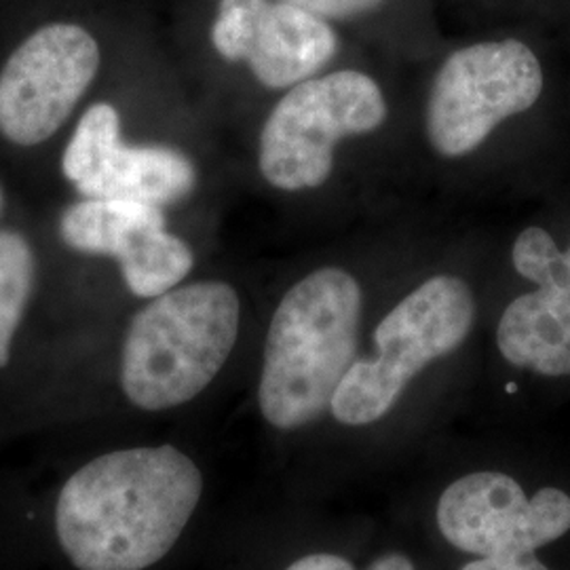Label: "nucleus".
<instances>
[{"label": "nucleus", "mask_w": 570, "mask_h": 570, "mask_svg": "<svg viewBox=\"0 0 570 570\" xmlns=\"http://www.w3.org/2000/svg\"><path fill=\"white\" fill-rule=\"evenodd\" d=\"M202 494V469L183 450L108 452L61 489V550L79 570L148 569L178 543Z\"/></svg>", "instance_id": "1"}, {"label": "nucleus", "mask_w": 570, "mask_h": 570, "mask_svg": "<svg viewBox=\"0 0 570 570\" xmlns=\"http://www.w3.org/2000/svg\"><path fill=\"white\" fill-rule=\"evenodd\" d=\"M362 287L343 268L313 271L282 298L266 334L258 404L268 425L303 429L326 414L355 362Z\"/></svg>", "instance_id": "2"}, {"label": "nucleus", "mask_w": 570, "mask_h": 570, "mask_svg": "<svg viewBox=\"0 0 570 570\" xmlns=\"http://www.w3.org/2000/svg\"><path fill=\"white\" fill-rule=\"evenodd\" d=\"M228 284L184 285L153 298L127 330L121 387L134 406L161 412L195 400L223 370L239 334Z\"/></svg>", "instance_id": "3"}, {"label": "nucleus", "mask_w": 570, "mask_h": 570, "mask_svg": "<svg viewBox=\"0 0 570 570\" xmlns=\"http://www.w3.org/2000/svg\"><path fill=\"white\" fill-rule=\"evenodd\" d=\"M473 320L475 301L463 279L438 275L419 285L376 327V355L348 367L332 416L346 428L385 419L423 367L465 343Z\"/></svg>", "instance_id": "4"}, {"label": "nucleus", "mask_w": 570, "mask_h": 570, "mask_svg": "<svg viewBox=\"0 0 570 570\" xmlns=\"http://www.w3.org/2000/svg\"><path fill=\"white\" fill-rule=\"evenodd\" d=\"M385 119V96L364 72L341 70L306 79L294 85L266 119L261 171L282 190L317 188L332 174L336 144L376 131Z\"/></svg>", "instance_id": "5"}, {"label": "nucleus", "mask_w": 570, "mask_h": 570, "mask_svg": "<svg viewBox=\"0 0 570 570\" xmlns=\"http://www.w3.org/2000/svg\"><path fill=\"white\" fill-rule=\"evenodd\" d=\"M543 94V70L515 39L471 45L452 53L429 94L425 127L442 157H465L510 117Z\"/></svg>", "instance_id": "6"}, {"label": "nucleus", "mask_w": 570, "mask_h": 570, "mask_svg": "<svg viewBox=\"0 0 570 570\" xmlns=\"http://www.w3.org/2000/svg\"><path fill=\"white\" fill-rule=\"evenodd\" d=\"M438 529L452 548L478 558L543 550L570 530V494L543 487L527 497L503 471H473L442 492Z\"/></svg>", "instance_id": "7"}, {"label": "nucleus", "mask_w": 570, "mask_h": 570, "mask_svg": "<svg viewBox=\"0 0 570 570\" xmlns=\"http://www.w3.org/2000/svg\"><path fill=\"white\" fill-rule=\"evenodd\" d=\"M100 68L98 41L77 23H49L0 72V134L20 146L49 140Z\"/></svg>", "instance_id": "8"}, {"label": "nucleus", "mask_w": 570, "mask_h": 570, "mask_svg": "<svg viewBox=\"0 0 570 570\" xmlns=\"http://www.w3.org/2000/svg\"><path fill=\"white\" fill-rule=\"evenodd\" d=\"M61 169L87 199L176 204L190 195L197 171L183 153L164 146H125L112 104H94L68 144Z\"/></svg>", "instance_id": "9"}, {"label": "nucleus", "mask_w": 570, "mask_h": 570, "mask_svg": "<svg viewBox=\"0 0 570 570\" xmlns=\"http://www.w3.org/2000/svg\"><path fill=\"white\" fill-rule=\"evenodd\" d=\"M60 233L77 252L119 258L125 284L140 298L174 289L195 263L190 247L165 230L157 205L85 199L63 212Z\"/></svg>", "instance_id": "10"}, {"label": "nucleus", "mask_w": 570, "mask_h": 570, "mask_svg": "<svg viewBox=\"0 0 570 570\" xmlns=\"http://www.w3.org/2000/svg\"><path fill=\"white\" fill-rule=\"evenodd\" d=\"M212 42L225 60L245 61L271 89L306 81L338 47L326 20L287 0H223Z\"/></svg>", "instance_id": "11"}, {"label": "nucleus", "mask_w": 570, "mask_h": 570, "mask_svg": "<svg viewBox=\"0 0 570 570\" xmlns=\"http://www.w3.org/2000/svg\"><path fill=\"white\" fill-rule=\"evenodd\" d=\"M497 345L511 366L570 376V284L543 282L505 308Z\"/></svg>", "instance_id": "12"}, {"label": "nucleus", "mask_w": 570, "mask_h": 570, "mask_svg": "<svg viewBox=\"0 0 570 570\" xmlns=\"http://www.w3.org/2000/svg\"><path fill=\"white\" fill-rule=\"evenodd\" d=\"M35 284V256L20 233L0 230V367L9 364L11 343L20 327Z\"/></svg>", "instance_id": "13"}, {"label": "nucleus", "mask_w": 570, "mask_h": 570, "mask_svg": "<svg viewBox=\"0 0 570 570\" xmlns=\"http://www.w3.org/2000/svg\"><path fill=\"white\" fill-rule=\"evenodd\" d=\"M511 261L515 271L532 284H570V247L560 252L550 233L539 226H529L520 233L511 249Z\"/></svg>", "instance_id": "14"}, {"label": "nucleus", "mask_w": 570, "mask_h": 570, "mask_svg": "<svg viewBox=\"0 0 570 570\" xmlns=\"http://www.w3.org/2000/svg\"><path fill=\"white\" fill-rule=\"evenodd\" d=\"M322 20H351L379 9L385 0H287Z\"/></svg>", "instance_id": "15"}, {"label": "nucleus", "mask_w": 570, "mask_h": 570, "mask_svg": "<svg viewBox=\"0 0 570 570\" xmlns=\"http://www.w3.org/2000/svg\"><path fill=\"white\" fill-rule=\"evenodd\" d=\"M461 570H551L537 551L511 556H484L468 562Z\"/></svg>", "instance_id": "16"}, {"label": "nucleus", "mask_w": 570, "mask_h": 570, "mask_svg": "<svg viewBox=\"0 0 570 570\" xmlns=\"http://www.w3.org/2000/svg\"><path fill=\"white\" fill-rule=\"evenodd\" d=\"M285 570H355L353 564L336 553H308L292 562Z\"/></svg>", "instance_id": "17"}, {"label": "nucleus", "mask_w": 570, "mask_h": 570, "mask_svg": "<svg viewBox=\"0 0 570 570\" xmlns=\"http://www.w3.org/2000/svg\"><path fill=\"white\" fill-rule=\"evenodd\" d=\"M366 570H414V564L404 553H385L376 558Z\"/></svg>", "instance_id": "18"}, {"label": "nucleus", "mask_w": 570, "mask_h": 570, "mask_svg": "<svg viewBox=\"0 0 570 570\" xmlns=\"http://www.w3.org/2000/svg\"><path fill=\"white\" fill-rule=\"evenodd\" d=\"M0 209H2V190H0Z\"/></svg>", "instance_id": "19"}]
</instances>
